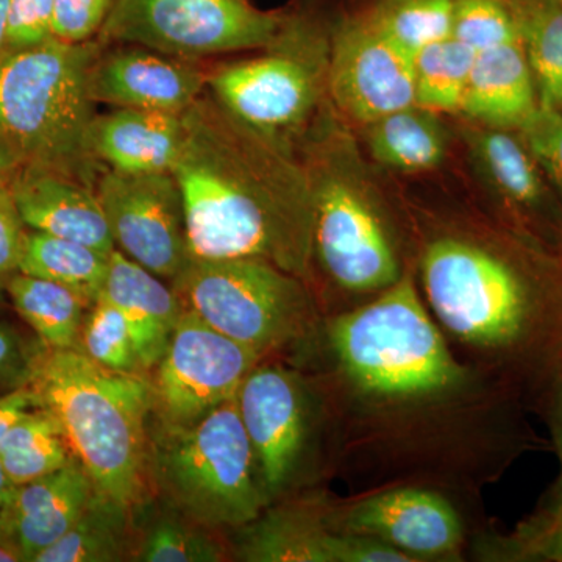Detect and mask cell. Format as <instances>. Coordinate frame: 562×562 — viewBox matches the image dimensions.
<instances>
[{
  "label": "cell",
  "instance_id": "15",
  "mask_svg": "<svg viewBox=\"0 0 562 562\" xmlns=\"http://www.w3.org/2000/svg\"><path fill=\"white\" fill-rule=\"evenodd\" d=\"M239 416L249 436L262 484L280 490L301 454L305 438V406L301 387L279 368H255L238 395Z\"/></svg>",
  "mask_w": 562,
  "mask_h": 562
},
{
  "label": "cell",
  "instance_id": "24",
  "mask_svg": "<svg viewBox=\"0 0 562 562\" xmlns=\"http://www.w3.org/2000/svg\"><path fill=\"white\" fill-rule=\"evenodd\" d=\"M13 308L47 349H76L88 303L55 281L14 273L3 283Z\"/></svg>",
  "mask_w": 562,
  "mask_h": 562
},
{
  "label": "cell",
  "instance_id": "5",
  "mask_svg": "<svg viewBox=\"0 0 562 562\" xmlns=\"http://www.w3.org/2000/svg\"><path fill=\"white\" fill-rule=\"evenodd\" d=\"M339 2L299 0L283 11L265 54L210 74L214 98L255 131L295 147L328 99L331 22Z\"/></svg>",
  "mask_w": 562,
  "mask_h": 562
},
{
  "label": "cell",
  "instance_id": "14",
  "mask_svg": "<svg viewBox=\"0 0 562 562\" xmlns=\"http://www.w3.org/2000/svg\"><path fill=\"white\" fill-rule=\"evenodd\" d=\"M209 88V76L191 60L133 44L99 52L88 74L94 103L114 109L184 113Z\"/></svg>",
  "mask_w": 562,
  "mask_h": 562
},
{
  "label": "cell",
  "instance_id": "13",
  "mask_svg": "<svg viewBox=\"0 0 562 562\" xmlns=\"http://www.w3.org/2000/svg\"><path fill=\"white\" fill-rule=\"evenodd\" d=\"M113 241L160 279L173 280L190 261L183 198L172 172L103 169L95 183Z\"/></svg>",
  "mask_w": 562,
  "mask_h": 562
},
{
  "label": "cell",
  "instance_id": "37",
  "mask_svg": "<svg viewBox=\"0 0 562 562\" xmlns=\"http://www.w3.org/2000/svg\"><path fill=\"white\" fill-rule=\"evenodd\" d=\"M54 0H9L5 47L25 49L54 38Z\"/></svg>",
  "mask_w": 562,
  "mask_h": 562
},
{
  "label": "cell",
  "instance_id": "43",
  "mask_svg": "<svg viewBox=\"0 0 562 562\" xmlns=\"http://www.w3.org/2000/svg\"><path fill=\"white\" fill-rule=\"evenodd\" d=\"M21 165L0 140V190H9L11 181L20 172Z\"/></svg>",
  "mask_w": 562,
  "mask_h": 562
},
{
  "label": "cell",
  "instance_id": "28",
  "mask_svg": "<svg viewBox=\"0 0 562 562\" xmlns=\"http://www.w3.org/2000/svg\"><path fill=\"white\" fill-rule=\"evenodd\" d=\"M513 5L539 103L557 106L562 99V2L513 0Z\"/></svg>",
  "mask_w": 562,
  "mask_h": 562
},
{
  "label": "cell",
  "instance_id": "1",
  "mask_svg": "<svg viewBox=\"0 0 562 562\" xmlns=\"http://www.w3.org/2000/svg\"><path fill=\"white\" fill-rule=\"evenodd\" d=\"M179 183L192 260L260 258L301 273L313 251V199L291 144L255 131L206 88L183 113Z\"/></svg>",
  "mask_w": 562,
  "mask_h": 562
},
{
  "label": "cell",
  "instance_id": "35",
  "mask_svg": "<svg viewBox=\"0 0 562 562\" xmlns=\"http://www.w3.org/2000/svg\"><path fill=\"white\" fill-rule=\"evenodd\" d=\"M519 133L543 176L562 198V110L539 103Z\"/></svg>",
  "mask_w": 562,
  "mask_h": 562
},
{
  "label": "cell",
  "instance_id": "6",
  "mask_svg": "<svg viewBox=\"0 0 562 562\" xmlns=\"http://www.w3.org/2000/svg\"><path fill=\"white\" fill-rule=\"evenodd\" d=\"M330 339L351 382L373 395L424 397L457 386L464 376L409 277L338 317Z\"/></svg>",
  "mask_w": 562,
  "mask_h": 562
},
{
  "label": "cell",
  "instance_id": "2",
  "mask_svg": "<svg viewBox=\"0 0 562 562\" xmlns=\"http://www.w3.org/2000/svg\"><path fill=\"white\" fill-rule=\"evenodd\" d=\"M29 384L60 422L95 490L124 509L143 498L146 417L154 392L139 373L111 371L79 349H47Z\"/></svg>",
  "mask_w": 562,
  "mask_h": 562
},
{
  "label": "cell",
  "instance_id": "42",
  "mask_svg": "<svg viewBox=\"0 0 562 562\" xmlns=\"http://www.w3.org/2000/svg\"><path fill=\"white\" fill-rule=\"evenodd\" d=\"M18 486L0 465V536H14V508ZM16 538V536H14Z\"/></svg>",
  "mask_w": 562,
  "mask_h": 562
},
{
  "label": "cell",
  "instance_id": "47",
  "mask_svg": "<svg viewBox=\"0 0 562 562\" xmlns=\"http://www.w3.org/2000/svg\"><path fill=\"white\" fill-rule=\"evenodd\" d=\"M557 106H558V109L562 110V99H561L560 103H558Z\"/></svg>",
  "mask_w": 562,
  "mask_h": 562
},
{
  "label": "cell",
  "instance_id": "3",
  "mask_svg": "<svg viewBox=\"0 0 562 562\" xmlns=\"http://www.w3.org/2000/svg\"><path fill=\"white\" fill-rule=\"evenodd\" d=\"M101 49L99 41L50 38L0 52V140L21 168L60 173L95 190L103 168L88 144L95 116L88 74Z\"/></svg>",
  "mask_w": 562,
  "mask_h": 562
},
{
  "label": "cell",
  "instance_id": "22",
  "mask_svg": "<svg viewBox=\"0 0 562 562\" xmlns=\"http://www.w3.org/2000/svg\"><path fill=\"white\" fill-rule=\"evenodd\" d=\"M373 161L403 173L438 169L449 154L450 135L441 114L413 103L364 125Z\"/></svg>",
  "mask_w": 562,
  "mask_h": 562
},
{
  "label": "cell",
  "instance_id": "45",
  "mask_svg": "<svg viewBox=\"0 0 562 562\" xmlns=\"http://www.w3.org/2000/svg\"><path fill=\"white\" fill-rule=\"evenodd\" d=\"M7 13H9V0H0V52L5 47Z\"/></svg>",
  "mask_w": 562,
  "mask_h": 562
},
{
  "label": "cell",
  "instance_id": "29",
  "mask_svg": "<svg viewBox=\"0 0 562 562\" xmlns=\"http://www.w3.org/2000/svg\"><path fill=\"white\" fill-rule=\"evenodd\" d=\"M476 52L447 36L414 55L416 103L439 114H460Z\"/></svg>",
  "mask_w": 562,
  "mask_h": 562
},
{
  "label": "cell",
  "instance_id": "25",
  "mask_svg": "<svg viewBox=\"0 0 562 562\" xmlns=\"http://www.w3.org/2000/svg\"><path fill=\"white\" fill-rule=\"evenodd\" d=\"M110 255L85 244L29 231L22 247L20 272L63 284L92 306L101 294Z\"/></svg>",
  "mask_w": 562,
  "mask_h": 562
},
{
  "label": "cell",
  "instance_id": "33",
  "mask_svg": "<svg viewBox=\"0 0 562 562\" xmlns=\"http://www.w3.org/2000/svg\"><path fill=\"white\" fill-rule=\"evenodd\" d=\"M452 36L476 54L520 41L513 0H453Z\"/></svg>",
  "mask_w": 562,
  "mask_h": 562
},
{
  "label": "cell",
  "instance_id": "27",
  "mask_svg": "<svg viewBox=\"0 0 562 562\" xmlns=\"http://www.w3.org/2000/svg\"><path fill=\"white\" fill-rule=\"evenodd\" d=\"M342 532L325 531L302 514H277L258 525L244 557L262 562H339Z\"/></svg>",
  "mask_w": 562,
  "mask_h": 562
},
{
  "label": "cell",
  "instance_id": "10",
  "mask_svg": "<svg viewBox=\"0 0 562 562\" xmlns=\"http://www.w3.org/2000/svg\"><path fill=\"white\" fill-rule=\"evenodd\" d=\"M422 276L439 321L462 341L503 346L522 330V284L490 251L460 239H438L425 250Z\"/></svg>",
  "mask_w": 562,
  "mask_h": 562
},
{
  "label": "cell",
  "instance_id": "4",
  "mask_svg": "<svg viewBox=\"0 0 562 562\" xmlns=\"http://www.w3.org/2000/svg\"><path fill=\"white\" fill-rule=\"evenodd\" d=\"M313 199V249L350 291L386 290L401 279L397 254L349 124L324 103L295 144Z\"/></svg>",
  "mask_w": 562,
  "mask_h": 562
},
{
  "label": "cell",
  "instance_id": "9",
  "mask_svg": "<svg viewBox=\"0 0 562 562\" xmlns=\"http://www.w3.org/2000/svg\"><path fill=\"white\" fill-rule=\"evenodd\" d=\"M283 11L247 0H114L99 43L133 44L183 60L262 50L276 38Z\"/></svg>",
  "mask_w": 562,
  "mask_h": 562
},
{
  "label": "cell",
  "instance_id": "48",
  "mask_svg": "<svg viewBox=\"0 0 562 562\" xmlns=\"http://www.w3.org/2000/svg\"><path fill=\"white\" fill-rule=\"evenodd\" d=\"M560 2H562V0H560Z\"/></svg>",
  "mask_w": 562,
  "mask_h": 562
},
{
  "label": "cell",
  "instance_id": "40",
  "mask_svg": "<svg viewBox=\"0 0 562 562\" xmlns=\"http://www.w3.org/2000/svg\"><path fill=\"white\" fill-rule=\"evenodd\" d=\"M35 358L25 350L24 342L13 328L0 324V382L24 379L29 382Z\"/></svg>",
  "mask_w": 562,
  "mask_h": 562
},
{
  "label": "cell",
  "instance_id": "26",
  "mask_svg": "<svg viewBox=\"0 0 562 562\" xmlns=\"http://www.w3.org/2000/svg\"><path fill=\"white\" fill-rule=\"evenodd\" d=\"M72 457L60 422L46 406L21 417L0 446V465L16 486L60 471Z\"/></svg>",
  "mask_w": 562,
  "mask_h": 562
},
{
  "label": "cell",
  "instance_id": "36",
  "mask_svg": "<svg viewBox=\"0 0 562 562\" xmlns=\"http://www.w3.org/2000/svg\"><path fill=\"white\" fill-rule=\"evenodd\" d=\"M114 0H54V38L87 43L99 35Z\"/></svg>",
  "mask_w": 562,
  "mask_h": 562
},
{
  "label": "cell",
  "instance_id": "7",
  "mask_svg": "<svg viewBox=\"0 0 562 562\" xmlns=\"http://www.w3.org/2000/svg\"><path fill=\"white\" fill-rule=\"evenodd\" d=\"M157 443L160 479L188 514L209 525L257 519L265 494L236 397L187 425H168ZM261 475V473H260Z\"/></svg>",
  "mask_w": 562,
  "mask_h": 562
},
{
  "label": "cell",
  "instance_id": "18",
  "mask_svg": "<svg viewBox=\"0 0 562 562\" xmlns=\"http://www.w3.org/2000/svg\"><path fill=\"white\" fill-rule=\"evenodd\" d=\"M98 299L116 306L124 316L143 371L157 368L184 310L173 288L114 249Z\"/></svg>",
  "mask_w": 562,
  "mask_h": 562
},
{
  "label": "cell",
  "instance_id": "21",
  "mask_svg": "<svg viewBox=\"0 0 562 562\" xmlns=\"http://www.w3.org/2000/svg\"><path fill=\"white\" fill-rule=\"evenodd\" d=\"M95 490L79 461L60 471L18 486L14 536L25 561L52 546L68 532L87 509Z\"/></svg>",
  "mask_w": 562,
  "mask_h": 562
},
{
  "label": "cell",
  "instance_id": "17",
  "mask_svg": "<svg viewBox=\"0 0 562 562\" xmlns=\"http://www.w3.org/2000/svg\"><path fill=\"white\" fill-rule=\"evenodd\" d=\"M9 191L31 231L85 244L106 255L116 249L95 190L87 184L43 169L21 168Z\"/></svg>",
  "mask_w": 562,
  "mask_h": 562
},
{
  "label": "cell",
  "instance_id": "11",
  "mask_svg": "<svg viewBox=\"0 0 562 562\" xmlns=\"http://www.w3.org/2000/svg\"><path fill=\"white\" fill-rule=\"evenodd\" d=\"M327 95L358 127L416 103L414 57L373 21L362 0H341L331 22Z\"/></svg>",
  "mask_w": 562,
  "mask_h": 562
},
{
  "label": "cell",
  "instance_id": "19",
  "mask_svg": "<svg viewBox=\"0 0 562 562\" xmlns=\"http://www.w3.org/2000/svg\"><path fill=\"white\" fill-rule=\"evenodd\" d=\"M183 140V113L135 109L95 114L88 135L94 160L124 173L172 172Z\"/></svg>",
  "mask_w": 562,
  "mask_h": 562
},
{
  "label": "cell",
  "instance_id": "12",
  "mask_svg": "<svg viewBox=\"0 0 562 562\" xmlns=\"http://www.w3.org/2000/svg\"><path fill=\"white\" fill-rule=\"evenodd\" d=\"M261 353L183 310L151 384L168 425H187L232 401Z\"/></svg>",
  "mask_w": 562,
  "mask_h": 562
},
{
  "label": "cell",
  "instance_id": "16",
  "mask_svg": "<svg viewBox=\"0 0 562 562\" xmlns=\"http://www.w3.org/2000/svg\"><path fill=\"white\" fill-rule=\"evenodd\" d=\"M342 532L368 536L412 557H446L460 547V517L441 495L422 490L383 492L350 508Z\"/></svg>",
  "mask_w": 562,
  "mask_h": 562
},
{
  "label": "cell",
  "instance_id": "38",
  "mask_svg": "<svg viewBox=\"0 0 562 562\" xmlns=\"http://www.w3.org/2000/svg\"><path fill=\"white\" fill-rule=\"evenodd\" d=\"M517 546L527 557L562 562V492L552 509L520 532Z\"/></svg>",
  "mask_w": 562,
  "mask_h": 562
},
{
  "label": "cell",
  "instance_id": "34",
  "mask_svg": "<svg viewBox=\"0 0 562 562\" xmlns=\"http://www.w3.org/2000/svg\"><path fill=\"white\" fill-rule=\"evenodd\" d=\"M221 550L201 532L177 520L155 524L140 547L139 561L146 562H214L221 561Z\"/></svg>",
  "mask_w": 562,
  "mask_h": 562
},
{
  "label": "cell",
  "instance_id": "41",
  "mask_svg": "<svg viewBox=\"0 0 562 562\" xmlns=\"http://www.w3.org/2000/svg\"><path fill=\"white\" fill-rule=\"evenodd\" d=\"M38 406H41L38 394L29 383L9 394L0 395V446L14 424Z\"/></svg>",
  "mask_w": 562,
  "mask_h": 562
},
{
  "label": "cell",
  "instance_id": "8",
  "mask_svg": "<svg viewBox=\"0 0 562 562\" xmlns=\"http://www.w3.org/2000/svg\"><path fill=\"white\" fill-rule=\"evenodd\" d=\"M172 281L184 310L260 353L290 341L308 313L299 280L260 258H190Z\"/></svg>",
  "mask_w": 562,
  "mask_h": 562
},
{
  "label": "cell",
  "instance_id": "31",
  "mask_svg": "<svg viewBox=\"0 0 562 562\" xmlns=\"http://www.w3.org/2000/svg\"><path fill=\"white\" fill-rule=\"evenodd\" d=\"M373 21L398 46L416 55L452 36L453 0H362Z\"/></svg>",
  "mask_w": 562,
  "mask_h": 562
},
{
  "label": "cell",
  "instance_id": "46",
  "mask_svg": "<svg viewBox=\"0 0 562 562\" xmlns=\"http://www.w3.org/2000/svg\"><path fill=\"white\" fill-rule=\"evenodd\" d=\"M2 291H3V284L0 283V301H2Z\"/></svg>",
  "mask_w": 562,
  "mask_h": 562
},
{
  "label": "cell",
  "instance_id": "23",
  "mask_svg": "<svg viewBox=\"0 0 562 562\" xmlns=\"http://www.w3.org/2000/svg\"><path fill=\"white\" fill-rule=\"evenodd\" d=\"M465 143L475 171L505 201L532 209L546 198V176L520 135L512 128L473 124Z\"/></svg>",
  "mask_w": 562,
  "mask_h": 562
},
{
  "label": "cell",
  "instance_id": "44",
  "mask_svg": "<svg viewBox=\"0 0 562 562\" xmlns=\"http://www.w3.org/2000/svg\"><path fill=\"white\" fill-rule=\"evenodd\" d=\"M25 561L20 542L14 536H0V562Z\"/></svg>",
  "mask_w": 562,
  "mask_h": 562
},
{
  "label": "cell",
  "instance_id": "30",
  "mask_svg": "<svg viewBox=\"0 0 562 562\" xmlns=\"http://www.w3.org/2000/svg\"><path fill=\"white\" fill-rule=\"evenodd\" d=\"M122 508L95 491L80 519L58 541L36 554L33 562H110L124 554Z\"/></svg>",
  "mask_w": 562,
  "mask_h": 562
},
{
  "label": "cell",
  "instance_id": "39",
  "mask_svg": "<svg viewBox=\"0 0 562 562\" xmlns=\"http://www.w3.org/2000/svg\"><path fill=\"white\" fill-rule=\"evenodd\" d=\"M25 224L9 190H0V283L20 272Z\"/></svg>",
  "mask_w": 562,
  "mask_h": 562
},
{
  "label": "cell",
  "instance_id": "32",
  "mask_svg": "<svg viewBox=\"0 0 562 562\" xmlns=\"http://www.w3.org/2000/svg\"><path fill=\"white\" fill-rule=\"evenodd\" d=\"M76 349L111 371H143L127 322L116 306L102 299L92 303L90 314L85 317Z\"/></svg>",
  "mask_w": 562,
  "mask_h": 562
},
{
  "label": "cell",
  "instance_id": "20",
  "mask_svg": "<svg viewBox=\"0 0 562 562\" xmlns=\"http://www.w3.org/2000/svg\"><path fill=\"white\" fill-rule=\"evenodd\" d=\"M538 106V85L522 41L476 54L461 116L473 124L519 131Z\"/></svg>",
  "mask_w": 562,
  "mask_h": 562
}]
</instances>
